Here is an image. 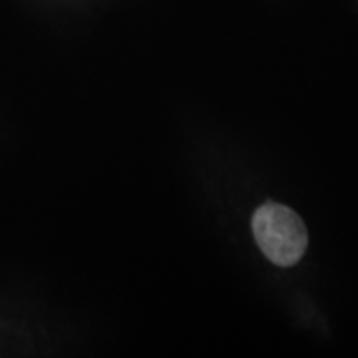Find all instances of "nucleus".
<instances>
[{
    "instance_id": "f257e3e1",
    "label": "nucleus",
    "mask_w": 358,
    "mask_h": 358,
    "mask_svg": "<svg viewBox=\"0 0 358 358\" xmlns=\"http://www.w3.org/2000/svg\"><path fill=\"white\" fill-rule=\"evenodd\" d=\"M252 229L268 261L287 267L301 261L307 249V229L287 206L267 203L254 214Z\"/></svg>"
}]
</instances>
